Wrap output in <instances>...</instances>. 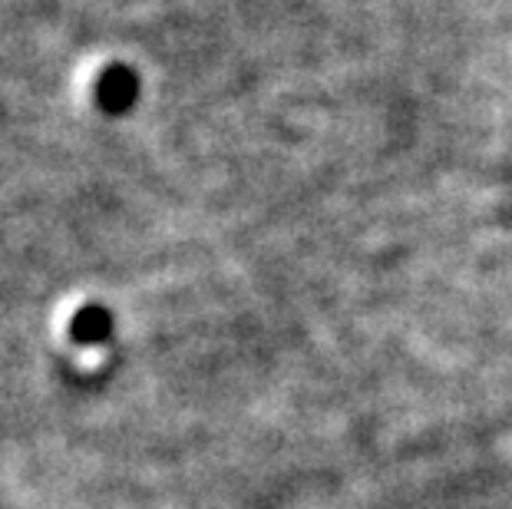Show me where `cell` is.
Instances as JSON below:
<instances>
[{"label": "cell", "instance_id": "cell-1", "mask_svg": "<svg viewBox=\"0 0 512 509\" xmlns=\"http://www.w3.org/2000/svg\"><path fill=\"white\" fill-rule=\"evenodd\" d=\"M139 96V80L133 70L126 67H110L96 83V103L106 113H126Z\"/></svg>", "mask_w": 512, "mask_h": 509}]
</instances>
